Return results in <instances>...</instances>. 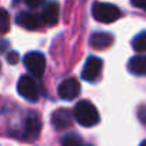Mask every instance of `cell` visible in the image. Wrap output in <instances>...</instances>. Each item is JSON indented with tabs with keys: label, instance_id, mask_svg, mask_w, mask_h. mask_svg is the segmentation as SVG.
Here are the masks:
<instances>
[{
	"label": "cell",
	"instance_id": "1",
	"mask_svg": "<svg viewBox=\"0 0 146 146\" xmlns=\"http://www.w3.org/2000/svg\"><path fill=\"white\" fill-rule=\"evenodd\" d=\"M73 116L82 126H86V127L95 126L100 120L98 109L89 100H80L79 103H76L75 110H73Z\"/></svg>",
	"mask_w": 146,
	"mask_h": 146
},
{
	"label": "cell",
	"instance_id": "2",
	"mask_svg": "<svg viewBox=\"0 0 146 146\" xmlns=\"http://www.w3.org/2000/svg\"><path fill=\"white\" fill-rule=\"evenodd\" d=\"M92 13L93 17L102 23H113L120 17V10L116 6L103 2H96L92 7Z\"/></svg>",
	"mask_w": 146,
	"mask_h": 146
},
{
	"label": "cell",
	"instance_id": "3",
	"mask_svg": "<svg viewBox=\"0 0 146 146\" xmlns=\"http://www.w3.org/2000/svg\"><path fill=\"white\" fill-rule=\"evenodd\" d=\"M17 92L22 98H25L29 102H36L40 96L37 82L35 80L33 76H29V75L20 78V80L17 82Z\"/></svg>",
	"mask_w": 146,
	"mask_h": 146
},
{
	"label": "cell",
	"instance_id": "4",
	"mask_svg": "<svg viewBox=\"0 0 146 146\" xmlns=\"http://www.w3.org/2000/svg\"><path fill=\"white\" fill-rule=\"evenodd\" d=\"M23 63L35 78H42L46 70V57L40 52H30L23 57Z\"/></svg>",
	"mask_w": 146,
	"mask_h": 146
},
{
	"label": "cell",
	"instance_id": "5",
	"mask_svg": "<svg viewBox=\"0 0 146 146\" xmlns=\"http://www.w3.org/2000/svg\"><path fill=\"white\" fill-rule=\"evenodd\" d=\"M102 66H103V62L96 57V56H90L85 66H83V70H82V79L86 80V82H95L99 76H100V72H102Z\"/></svg>",
	"mask_w": 146,
	"mask_h": 146
},
{
	"label": "cell",
	"instance_id": "6",
	"mask_svg": "<svg viewBox=\"0 0 146 146\" xmlns=\"http://www.w3.org/2000/svg\"><path fill=\"white\" fill-rule=\"evenodd\" d=\"M57 92H59V96L63 100H73V99H76L79 96V93H80V83L75 78L64 79L59 85Z\"/></svg>",
	"mask_w": 146,
	"mask_h": 146
},
{
	"label": "cell",
	"instance_id": "7",
	"mask_svg": "<svg viewBox=\"0 0 146 146\" xmlns=\"http://www.w3.org/2000/svg\"><path fill=\"white\" fill-rule=\"evenodd\" d=\"M40 129H42V122H40V117L36 115V113H30L25 122V126H23V133H22V137L25 140H35L37 139L39 133H40Z\"/></svg>",
	"mask_w": 146,
	"mask_h": 146
},
{
	"label": "cell",
	"instance_id": "8",
	"mask_svg": "<svg viewBox=\"0 0 146 146\" xmlns=\"http://www.w3.org/2000/svg\"><path fill=\"white\" fill-rule=\"evenodd\" d=\"M16 23L20 27L26 29V30H37L43 25L42 17H39V16H36L33 13H29V12L19 13L17 17H16Z\"/></svg>",
	"mask_w": 146,
	"mask_h": 146
},
{
	"label": "cell",
	"instance_id": "9",
	"mask_svg": "<svg viewBox=\"0 0 146 146\" xmlns=\"http://www.w3.org/2000/svg\"><path fill=\"white\" fill-rule=\"evenodd\" d=\"M73 123V115L67 109H57L52 115V125L56 129H67Z\"/></svg>",
	"mask_w": 146,
	"mask_h": 146
},
{
	"label": "cell",
	"instance_id": "10",
	"mask_svg": "<svg viewBox=\"0 0 146 146\" xmlns=\"http://www.w3.org/2000/svg\"><path fill=\"white\" fill-rule=\"evenodd\" d=\"M42 22L47 26H54L59 20V5L56 2H49L42 13Z\"/></svg>",
	"mask_w": 146,
	"mask_h": 146
},
{
	"label": "cell",
	"instance_id": "11",
	"mask_svg": "<svg viewBox=\"0 0 146 146\" xmlns=\"http://www.w3.org/2000/svg\"><path fill=\"white\" fill-rule=\"evenodd\" d=\"M115 42V37L110 33H102L98 32L95 35H92L90 37V46L96 50H103L108 49L109 46H112V43Z\"/></svg>",
	"mask_w": 146,
	"mask_h": 146
},
{
	"label": "cell",
	"instance_id": "12",
	"mask_svg": "<svg viewBox=\"0 0 146 146\" xmlns=\"http://www.w3.org/2000/svg\"><path fill=\"white\" fill-rule=\"evenodd\" d=\"M127 69L135 76H146V56H133L127 62Z\"/></svg>",
	"mask_w": 146,
	"mask_h": 146
},
{
	"label": "cell",
	"instance_id": "13",
	"mask_svg": "<svg viewBox=\"0 0 146 146\" xmlns=\"http://www.w3.org/2000/svg\"><path fill=\"white\" fill-rule=\"evenodd\" d=\"M132 47H133V50L140 52V53L146 52V32L139 33V35L132 40Z\"/></svg>",
	"mask_w": 146,
	"mask_h": 146
},
{
	"label": "cell",
	"instance_id": "14",
	"mask_svg": "<svg viewBox=\"0 0 146 146\" xmlns=\"http://www.w3.org/2000/svg\"><path fill=\"white\" fill-rule=\"evenodd\" d=\"M10 29V16L5 9H0V35L7 33Z\"/></svg>",
	"mask_w": 146,
	"mask_h": 146
},
{
	"label": "cell",
	"instance_id": "15",
	"mask_svg": "<svg viewBox=\"0 0 146 146\" xmlns=\"http://www.w3.org/2000/svg\"><path fill=\"white\" fill-rule=\"evenodd\" d=\"M62 146H83V145H82V140L78 135L70 133L62 139Z\"/></svg>",
	"mask_w": 146,
	"mask_h": 146
},
{
	"label": "cell",
	"instance_id": "16",
	"mask_svg": "<svg viewBox=\"0 0 146 146\" xmlns=\"http://www.w3.org/2000/svg\"><path fill=\"white\" fill-rule=\"evenodd\" d=\"M7 62H9L10 64H16V63L19 62V53H16V52L9 53V54H7Z\"/></svg>",
	"mask_w": 146,
	"mask_h": 146
},
{
	"label": "cell",
	"instance_id": "17",
	"mask_svg": "<svg viewBox=\"0 0 146 146\" xmlns=\"http://www.w3.org/2000/svg\"><path fill=\"white\" fill-rule=\"evenodd\" d=\"M132 5L137 9H142V10H146V0H130Z\"/></svg>",
	"mask_w": 146,
	"mask_h": 146
},
{
	"label": "cell",
	"instance_id": "18",
	"mask_svg": "<svg viewBox=\"0 0 146 146\" xmlns=\"http://www.w3.org/2000/svg\"><path fill=\"white\" fill-rule=\"evenodd\" d=\"M44 2V0H25V3L29 6V7H37V6H40L42 3Z\"/></svg>",
	"mask_w": 146,
	"mask_h": 146
},
{
	"label": "cell",
	"instance_id": "19",
	"mask_svg": "<svg viewBox=\"0 0 146 146\" xmlns=\"http://www.w3.org/2000/svg\"><path fill=\"white\" fill-rule=\"evenodd\" d=\"M140 146H146V140H143V142L140 143Z\"/></svg>",
	"mask_w": 146,
	"mask_h": 146
},
{
	"label": "cell",
	"instance_id": "20",
	"mask_svg": "<svg viewBox=\"0 0 146 146\" xmlns=\"http://www.w3.org/2000/svg\"><path fill=\"white\" fill-rule=\"evenodd\" d=\"M85 146H90V145H85Z\"/></svg>",
	"mask_w": 146,
	"mask_h": 146
},
{
	"label": "cell",
	"instance_id": "21",
	"mask_svg": "<svg viewBox=\"0 0 146 146\" xmlns=\"http://www.w3.org/2000/svg\"><path fill=\"white\" fill-rule=\"evenodd\" d=\"M0 69H2V66H0Z\"/></svg>",
	"mask_w": 146,
	"mask_h": 146
}]
</instances>
